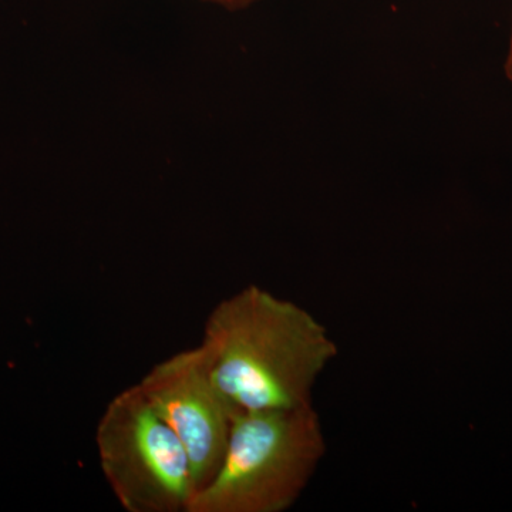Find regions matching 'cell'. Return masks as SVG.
<instances>
[{
  "mask_svg": "<svg viewBox=\"0 0 512 512\" xmlns=\"http://www.w3.org/2000/svg\"><path fill=\"white\" fill-rule=\"evenodd\" d=\"M200 345L237 413L311 406L313 387L339 353L311 312L255 285L217 303Z\"/></svg>",
  "mask_w": 512,
  "mask_h": 512,
  "instance_id": "1",
  "label": "cell"
},
{
  "mask_svg": "<svg viewBox=\"0 0 512 512\" xmlns=\"http://www.w3.org/2000/svg\"><path fill=\"white\" fill-rule=\"evenodd\" d=\"M505 74H507V79L510 80V83L512 84V28L510 37V47H508L507 60H505Z\"/></svg>",
  "mask_w": 512,
  "mask_h": 512,
  "instance_id": "6",
  "label": "cell"
},
{
  "mask_svg": "<svg viewBox=\"0 0 512 512\" xmlns=\"http://www.w3.org/2000/svg\"><path fill=\"white\" fill-rule=\"evenodd\" d=\"M326 443L313 406L238 412L220 468L187 512H284L296 503Z\"/></svg>",
  "mask_w": 512,
  "mask_h": 512,
  "instance_id": "2",
  "label": "cell"
},
{
  "mask_svg": "<svg viewBox=\"0 0 512 512\" xmlns=\"http://www.w3.org/2000/svg\"><path fill=\"white\" fill-rule=\"evenodd\" d=\"M137 384L183 444L197 493L220 468L237 413L215 386L207 353L201 345L174 353Z\"/></svg>",
  "mask_w": 512,
  "mask_h": 512,
  "instance_id": "4",
  "label": "cell"
},
{
  "mask_svg": "<svg viewBox=\"0 0 512 512\" xmlns=\"http://www.w3.org/2000/svg\"><path fill=\"white\" fill-rule=\"evenodd\" d=\"M101 473L127 512H187L190 460L140 386L117 393L96 429Z\"/></svg>",
  "mask_w": 512,
  "mask_h": 512,
  "instance_id": "3",
  "label": "cell"
},
{
  "mask_svg": "<svg viewBox=\"0 0 512 512\" xmlns=\"http://www.w3.org/2000/svg\"><path fill=\"white\" fill-rule=\"evenodd\" d=\"M204 2L214 3V5H220L225 9L237 10L247 8L258 0H204Z\"/></svg>",
  "mask_w": 512,
  "mask_h": 512,
  "instance_id": "5",
  "label": "cell"
}]
</instances>
